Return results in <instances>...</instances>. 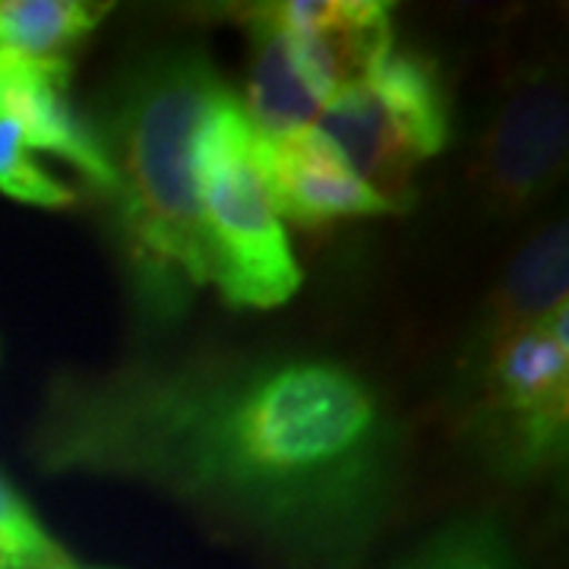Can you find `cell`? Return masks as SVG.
Masks as SVG:
<instances>
[{
    "label": "cell",
    "mask_w": 569,
    "mask_h": 569,
    "mask_svg": "<svg viewBox=\"0 0 569 569\" xmlns=\"http://www.w3.org/2000/svg\"><path fill=\"white\" fill-rule=\"evenodd\" d=\"M48 471L140 481L284 548L355 557L396 485V425L365 380L320 358L133 365L73 380L39 430Z\"/></svg>",
    "instance_id": "obj_1"
},
{
    "label": "cell",
    "mask_w": 569,
    "mask_h": 569,
    "mask_svg": "<svg viewBox=\"0 0 569 569\" xmlns=\"http://www.w3.org/2000/svg\"><path fill=\"white\" fill-rule=\"evenodd\" d=\"M231 96L197 48L137 63L104 114V156L114 171L111 203L121 219L130 279L149 320H178L209 284L200 212V140Z\"/></svg>",
    "instance_id": "obj_2"
},
{
    "label": "cell",
    "mask_w": 569,
    "mask_h": 569,
    "mask_svg": "<svg viewBox=\"0 0 569 569\" xmlns=\"http://www.w3.org/2000/svg\"><path fill=\"white\" fill-rule=\"evenodd\" d=\"M253 127L234 96L206 123L200 140V212L209 284L228 305L272 310L305 284L284 222L253 159Z\"/></svg>",
    "instance_id": "obj_3"
},
{
    "label": "cell",
    "mask_w": 569,
    "mask_h": 569,
    "mask_svg": "<svg viewBox=\"0 0 569 569\" xmlns=\"http://www.w3.org/2000/svg\"><path fill=\"white\" fill-rule=\"evenodd\" d=\"M310 137L402 212L411 174L449 140L443 82L433 63L392 48L365 80L326 102Z\"/></svg>",
    "instance_id": "obj_4"
},
{
    "label": "cell",
    "mask_w": 569,
    "mask_h": 569,
    "mask_svg": "<svg viewBox=\"0 0 569 569\" xmlns=\"http://www.w3.org/2000/svg\"><path fill=\"white\" fill-rule=\"evenodd\" d=\"M485 351L481 411L509 466L538 471L563 462L569 440V307Z\"/></svg>",
    "instance_id": "obj_5"
},
{
    "label": "cell",
    "mask_w": 569,
    "mask_h": 569,
    "mask_svg": "<svg viewBox=\"0 0 569 569\" xmlns=\"http://www.w3.org/2000/svg\"><path fill=\"white\" fill-rule=\"evenodd\" d=\"M567 149V89L550 73H529L509 89L478 140L471 164L475 190L490 212L522 216L563 174Z\"/></svg>",
    "instance_id": "obj_6"
},
{
    "label": "cell",
    "mask_w": 569,
    "mask_h": 569,
    "mask_svg": "<svg viewBox=\"0 0 569 569\" xmlns=\"http://www.w3.org/2000/svg\"><path fill=\"white\" fill-rule=\"evenodd\" d=\"M67 58L0 54V118L20 130L32 152L58 156L104 197H114V171L99 133L77 114Z\"/></svg>",
    "instance_id": "obj_7"
},
{
    "label": "cell",
    "mask_w": 569,
    "mask_h": 569,
    "mask_svg": "<svg viewBox=\"0 0 569 569\" xmlns=\"http://www.w3.org/2000/svg\"><path fill=\"white\" fill-rule=\"evenodd\" d=\"M326 96L361 82L396 48L392 7L377 0H284L260 7Z\"/></svg>",
    "instance_id": "obj_8"
},
{
    "label": "cell",
    "mask_w": 569,
    "mask_h": 569,
    "mask_svg": "<svg viewBox=\"0 0 569 569\" xmlns=\"http://www.w3.org/2000/svg\"><path fill=\"white\" fill-rule=\"evenodd\" d=\"M253 159L282 222L320 228L342 219L399 212L373 187L355 178L336 156H329L310 137V130L288 140L253 137Z\"/></svg>",
    "instance_id": "obj_9"
},
{
    "label": "cell",
    "mask_w": 569,
    "mask_h": 569,
    "mask_svg": "<svg viewBox=\"0 0 569 569\" xmlns=\"http://www.w3.org/2000/svg\"><path fill=\"white\" fill-rule=\"evenodd\" d=\"M250 80L247 104H241L247 121L263 140H288L307 133L323 114L326 96L298 63L288 36L257 7L250 13Z\"/></svg>",
    "instance_id": "obj_10"
},
{
    "label": "cell",
    "mask_w": 569,
    "mask_h": 569,
    "mask_svg": "<svg viewBox=\"0 0 569 569\" xmlns=\"http://www.w3.org/2000/svg\"><path fill=\"white\" fill-rule=\"evenodd\" d=\"M569 307V224H545L512 257L500 284L490 295L481 329V348L519 329L548 323Z\"/></svg>",
    "instance_id": "obj_11"
},
{
    "label": "cell",
    "mask_w": 569,
    "mask_h": 569,
    "mask_svg": "<svg viewBox=\"0 0 569 569\" xmlns=\"http://www.w3.org/2000/svg\"><path fill=\"white\" fill-rule=\"evenodd\" d=\"M111 13L89 0H0V54L63 58Z\"/></svg>",
    "instance_id": "obj_12"
},
{
    "label": "cell",
    "mask_w": 569,
    "mask_h": 569,
    "mask_svg": "<svg viewBox=\"0 0 569 569\" xmlns=\"http://www.w3.org/2000/svg\"><path fill=\"white\" fill-rule=\"evenodd\" d=\"M399 569H519V563L507 531L488 516H468L425 538Z\"/></svg>",
    "instance_id": "obj_13"
},
{
    "label": "cell",
    "mask_w": 569,
    "mask_h": 569,
    "mask_svg": "<svg viewBox=\"0 0 569 569\" xmlns=\"http://www.w3.org/2000/svg\"><path fill=\"white\" fill-rule=\"evenodd\" d=\"M73 567L61 541L44 529L39 512L0 471V569Z\"/></svg>",
    "instance_id": "obj_14"
},
{
    "label": "cell",
    "mask_w": 569,
    "mask_h": 569,
    "mask_svg": "<svg viewBox=\"0 0 569 569\" xmlns=\"http://www.w3.org/2000/svg\"><path fill=\"white\" fill-rule=\"evenodd\" d=\"M0 193L39 209H67L77 203V190L36 159L7 118H0Z\"/></svg>",
    "instance_id": "obj_15"
},
{
    "label": "cell",
    "mask_w": 569,
    "mask_h": 569,
    "mask_svg": "<svg viewBox=\"0 0 569 569\" xmlns=\"http://www.w3.org/2000/svg\"><path fill=\"white\" fill-rule=\"evenodd\" d=\"M67 569H77V567H67Z\"/></svg>",
    "instance_id": "obj_16"
}]
</instances>
